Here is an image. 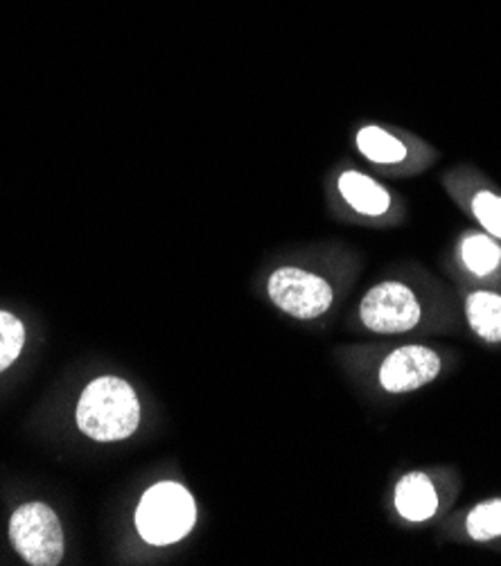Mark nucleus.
<instances>
[{
    "instance_id": "obj_1",
    "label": "nucleus",
    "mask_w": 501,
    "mask_h": 566,
    "mask_svg": "<svg viewBox=\"0 0 501 566\" xmlns=\"http://www.w3.org/2000/svg\"><path fill=\"white\" fill-rule=\"evenodd\" d=\"M140 422V405L134 388L121 377L91 381L77 405V427L97 442L129 438Z\"/></svg>"
},
{
    "instance_id": "obj_2",
    "label": "nucleus",
    "mask_w": 501,
    "mask_h": 566,
    "mask_svg": "<svg viewBox=\"0 0 501 566\" xmlns=\"http://www.w3.org/2000/svg\"><path fill=\"white\" fill-rule=\"evenodd\" d=\"M195 520V499L184 485L173 481L149 488L136 511L138 533L154 546H167L184 539L192 531Z\"/></svg>"
},
{
    "instance_id": "obj_3",
    "label": "nucleus",
    "mask_w": 501,
    "mask_h": 566,
    "mask_svg": "<svg viewBox=\"0 0 501 566\" xmlns=\"http://www.w3.org/2000/svg\"><path fill=\"white\" fill-rule=\"evenodd\" d=\"M10 539L17 553L32 566H54L64 557V528L45 503H23L10 520Z\"/></svg>"
},
{
    "instance_id": "obj_4",
    "label": "nucleus",
    "mask_w": 501,
    "mask_h": 566,
    "mask_svg": "<svg viewBox=\"0 0 501 566\" xmlns=\"http://www.w3.org/2000/svg\"><path fill=\"white\" fill-rule=\"evenodd\" d=\"M267 292L283 312L303 321L325 314L332 305V287L327 285V280L296 266L273 271Z\"/></svg>"
},
{
    "instance_id": "obj_5",
    "label": "nucleus",
    "mask_w": 501,
    "mask_h": 566,
    "mask_svg": "<svg viewBox=\"0 0 501 566\" xmlns=\"http://www.w3.org/2000/svg\"><path fill=\"white\" fill-rule=\"evenodd\" d=\"M368 329L379 334L409 332L420 321V305L414 292L403 282H382L373 287L359 307Z\"/></svg>"
},
{
    "instance_id": "obj_6",
    "label": "nucleus",
    "mask_w": 501,
    "mask_h": 566,
    "mask_svg": "<svg viewBox=\"0 0 501 566\" xmlns=\"http://www.w3.org/2000/svg\"><path fill=\"white\" fill-rule=\"evenodd\" d=\"M440 373V359L431 348L405 346L388 355L379 368V384L388 392H411L427 386Z\"/></svg>"
},
{
    "instance_id": "obj_7",
    "label": "nucleus",
    "mask_w": 501,
    "mask_h": 566,
    "mask_svg": "<svg viewBox=\"0 0 501 566\" xmlns=\"http://www.w3.org/2000/svg\"><path fill=\"white\" fill-rule=\"evenodd\" d=\"M340 195L344 201L359 214L364 217H384L388 210H392V192H388L382 184L370 179L364 172H357V169H348L337 181Z\"/></svg>"
},
{
    "instance_id": "obj_8",
    "label": "nucleus",
    "mask_w": 501,
    "mask_h": 566,
    "mask_svg": "<svg viewBox=\"0 0 501 566\" xmlns=\"http://www.w3.org/2000/svg\"><path fill=\"white\" fill-rule=\"evenodd\" d=\"M396 507L409 522H427L438 511V494L434 483L422 472H411L403 476L396 488Z\"/></svg>"
},
{
    "instance_id": "obj_9",
    "label": "nucleus",
    "mask_w": 501,
    "mask_h": 566,
    "mask_svg": "<svg viewBox=\"0 0 501 566\" xmlns=\"http://www.w3.org/2000/svg\"><path fill=\"white\" fill-rule=\"evenodd\" d=\"M355 143L359 154L375 165H400L409 158V147L396 134L377 125L362 127Z\"/></svg>"
},
{
    "instance_id": "obj_10",
    "label": "nucleus",
    "mask_w": 501,
    "mask_h": 566,
    "mask_svg": "<svg viewBox=\"0 0 501 566\" xmlns=\"http://www.w3.org/2000/svg\"><path fill=\"white\" fill-rule=\"evenodd\" d=\"M466 316L486 344H501V296L474 292L466 303Z\"/></svg>"
},
{
    "instance_id": "obj_11",
    "label": "nucleus",
    "mask_w": 501,
    "mask_h": 566,
    "mask_svg": "<svg viewBox=\"0 0 501 566\" xmlns=\"http://www.w3.org/2000/svg\"><path fill=\"white\" fill-rule=\"evenodd\" d=\"M461 260L474 275H490L501 266V249L492 238L474 233L463 238Z\"/></svg>"
},
{
    "instance_id": "obj_12",
    "label": "nucleus",
    "mask_w": 501,
    "mask_h": 566,
    "mask_svg": "<svg viewBox=\"0 0 501 566\" xmlns=\"http://www.w3.org/2000/svg\"><path fill=\"white\" fill-rule=\"evenodd\" d=\"M466 528L472 539L488 542L501 535V499L479 503L466 520Z\"/></svg>"
},
{
    "instance_id": "obj_13",
    "label": "nucleus",
    "mask_w": 501,
    "mask_h": 566,
    "mask_svg": "<svg viewBox=\"0 0 501 566\" xmlns=\"http://www.w3.org/2000/svg\"><path fill=\"white\" fill-rule=\"evenodd\" d=\"M23 344H25L23 323L10 312H0V373L8 370L19 359Z\"/></svg>"
},
{
    "instance_id": "obj_14",
    "label": "nucleus",
    "mask_w": 501,
    "mask_h": 566,
    "mask_svg": "<svg viewBox=\"0 0 501 566\" xmlns=\"http://www.w3.org/2000/svg\"><path fill=\"white\" fill-rule=\"evenodd\" d=\"M470 208L477 221L483 226V231L501 240V197H497L494 192L481 190L472 197Z\"/></svg>"
}]
</instances>
